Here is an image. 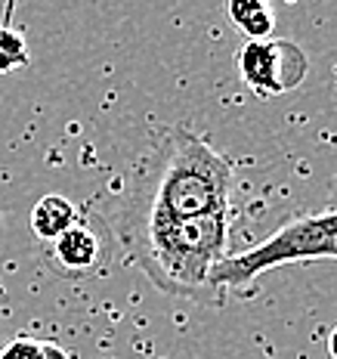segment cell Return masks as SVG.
I'll return each mask as SVG.
<instances>
[{"instance_id": "6da1fadb", "label": "cell", "mask_w": 337, "mask_h": 359, "mask_svg": "<svg viewBox=\"0 0 337 359\" xmlns=\"http://www.w3.org/2000/svg\"><path fill=\"white\" fill-rule=\"evenodd\" d=\"M229 161L192 130L170 127L139 161L118 214L115 236L220 214L229 205Z\"/></svg>"}, {"instance_id": "7a4b0ae2", "label": "cell", "mask_w": 337, "mask_h": 359, "mask_svg": "<svg viewBox=\"0 0 337 359\" xmlns=\"http://www.w3.org/2000/svg\"><path fill=\"white\" fill-rule=\"evenodd\" d=\"M121 242L164 294L186 297L195 304L220 301L223 291L216 288L214 273L229 257L226 211L127 233Z\"/></svg>"}, {"instance_id": "3957f363", "label": "cell", "mask_w": 337, "mask_h": 359, "mask_svg": "<svg viewBox=\"0 0 337 359\" xmlns=\"http://www.w3.org/2000/svg\"><path fill=\"white\" fill-rule=\"evenodd\" d=\"M337 260V208L322 214H310L282 226L266 242L254 245L245 254H232L216 266V288L226 291L235 285H248L257 276L269 273L282 264H301V260Z\"/></svg>"}, {"instance_id": "277c9868", "label": "cell", "mask_w": 337, "mask_h": 359, "mask_svg": "<svg viewBox=\"0 0 337 359\" xmlns=\"http://www.w3.org/2000/svg\"><path fill=\"white\" fill-rule=\"evenodd\" d=\"M310 72V59L303 47L288 37H266V41H251L238 50V74L242 84L260 100L291 93L303 84Z\"/></svg>"}, {"instance_id": "5b68a950", "label": "cell", "mask_w": 337, "mask_h": 359, "mask_svg": "<svg viewBox=\"0 0 337 359\" xmlns=\"http://www.w3.org/2000/svg\"><path fill=\"white\" fill-rule=\"evenodd\" d=\"M115 257V233L96 217H78L59 238L43 245V264L59 279L102 276Z\"/></svg>"}, {"instance_id": "8992f818", "label": "cell", "mask_w": 337, "mask_h": 359, "mask_svg": "<svg viewBox=\"0 0 337 359\" xmlns=\"http://www.w3.org/2000/svg\"><path fill=\"white\" fill-rule=\"evenodd\" d=\"M78 217L81 211L71 205L65 196H43L41 201L34 205V211H32V233L41 238L43 245L47 242H53V238H59L65 233L69 226H74L78 223Z\"/></svg>"}, {"instance_id": "52a82bcc", "label": "cell", "mask_w": 337, "mask_h": 359, "mask_svg": "<svg viewBox=\"0 0 337 359\" xmlns=\"http://www.w3.org/2000/svg\"><path fill=\"white\" fill-rule=\"evenodd\" d=\"M226 16L232 19V25H235L238 32L248 37V43L273 37L275 13H273V6L263 4V0H229Z\"/></svg>"}, {"instance_id": "ba28073f", "label": "cell", "mask_w": 337, "mask_h": 359, "mask_svg": "<svg viewBox=\"0 0 337 359\" xmlns=\"http://www.w3.org/2000/svg\"><path fill=\"white\" fill-rule=\"evenodd\" d=\"M0 359H71V353L59 344L34 341V338H16L0 350Z\"/></svg>"}, {"instance_id": "9c48e42d", "label": "cell", "mask_w": 337, "mask_h": 359, "mask_svg": "<svg viewBox=\"0 0 337 359\" xmlns=\"http://www.w3.org/2000/svg\"><path fill=\"white\" fill-rule=\"evenodd\" d=\"M28 43L16 28L10 25H0V74L4 72H13V69H22L28 65Z\"/></svg>"}, {"instance_id": "30bf717a", "label": "cell", "mask_w": 337, "mask_h": 359, "mask_svg": "<svg viewBox=\"0 0 337 359\" xmlns=\"http://www.w3.org/2000/svg\"><path fill=\"white\" fill-rule=\"evenodd\" d=\"M328 353H331V359H337V325H334V332L328 334Z\"/></svg>"}]
</instances>
